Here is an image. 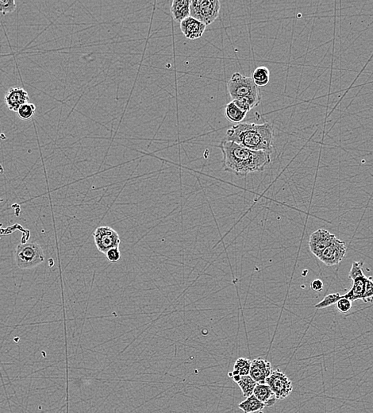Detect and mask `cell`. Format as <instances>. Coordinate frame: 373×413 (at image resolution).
<instances>
[{
	"instance_id": "52a82bcc",
	"label": "cell",
	"mask_w": 373,
	"mask_h": 413,
	"mask_svg": "<svg viewBox=\"0 0 373 413\" xmlns=\"http://www.w3.org/2000/svg\"><path fill=\"white\" fill-rule=\"evenodd\" d=\"M266 384L269 386L278 401L287 398L293 390L291 381L279 370H272L266 380Z\"/></svg>"
},
{
	"instance_id": "9a60e30c",
	"label": "cell",
	"mask_w": 373,
	"mask_h": 413,
	"mask_svg": "<svg viewBox=\"0 0 373 413\" xmlns=\"http://www.w3.org/2000/svg\"><path fill=\"white\" fill-rule=\"evenodd\" d=\"M366 276H359L353 280L351 289L347 293L345 294L343 297L347 298L352 302L356 300H363L365 290H366Z\"/></svg>"
},
{
	"instance_id": "d6986e66",
	"label": "cell",
	"mask_w": 373,
	"mask_h": 413,
	"mask_svg": "<svg viewBox=\"0 0 373 413\" xmlns=\"http://www.w3.org/2000/svg\"><path fill=\"white\" fill-rule=\"evenodd\" d=\"M252 78L256 86H265L269 83V69L265 66L258 67L252 73Z\"/></svg>"
},
{
	"instance_id": "7a4b0ae2",
	"label": "cell",
	"mask_w": 373,
	"mask_h": 413,
	"mask_svg": "<svg viewBox=\"0 0 373 413\" xmlns=\"http://www.w3.org/2000/svg\"><path fill=\"white\" fill-rule=\"evenodd\" d=\"M274 132L272 124L241 123L227 130L226 139L253 151L273 152Z\"/></svg>"
},
{
	"instance_id": "cb8c5ba5",
	"label": "cell",
	"mask_w": 373,
	"mask_h": 413,
	"mask_svg": "<svg viewBox=\"0 0 373 413\" xmlns=\"http://www.w3.org/2000/svg\"><path fill=\"white\" fill-rule=\"evenodd\" d=\"M17 5L14 0H0V13L9 14L15 10Z\"/></svg>"
},
{
	"instance_id": "44dd1931",
	"label": "cell",
	"mask_w": 373,
	"mask_h": 413,
	"mask_svg": "<svg viewBox=\"0 0 373 413\" xmlns=\"http://www.w3.org/2000/svg\"><path fill=\"white\" fill-rule=\"evenodd\" d=\"M35 111V105L31 103H27V104H23L22 107H20L17 113L19 119L26 121V120L33 119Z\"/></svg>"
},
{
	"instance_id": "ffe728a7",
	"label": "cell",
	"mask_w": 373,
	"mask_h": 413,
	"mask_svg": "<svg viewBox=\"0 0 373 413\" xmlns=\"http://www.w3.org/2000/svg\"><path fill=\"white\" fill-rule=\"evenodd\" d=\"M235 383L239 385L244 398H247L253 394L254 389L256 386V382L249 375L240 377Z\"/></svg>"
},
{
	"instance_id": "e0dca14e",
	"label": "cell",
	"mask_w": 373,
	"mask_h": 413,
	"mask_svg": "<svg viewBox=\"0 0 373 413\" xmlns=\"http://www.w3.org/2000/svg\"><path fill=\"white\" fill-rule=\"evenodd\" d=\"M239 408L245 413H254L264 410L265 406L252 394L239 404Z\"/></svg>"
},
{
	"instance_id": "7c38bea8",
	"label": "cell",
	"mask_w": 373,
	"mask_h": 413,
	"mask_svg": "<svg viewBox=\"0 0 373 413\" xmlns=\"http://www.w3.org/2000/svg\"><path fill=\"white\" fill-rule=\"evenodd\" d=\"M206 28V25L191 16L180 22V30L189 40L200 38L205 32Z\"/></svg>"
},
{
	"instance_id": "277c9868",
	"label": "cell",
	"mask_w": 373,
	"mask_h": 413,
	"mask_svg": "<svg viewBox=\"0 0 373 413\" xmlns=\"http://www.w3.org/2000/svg\"><path fill=\"white\" fill-rule=\"evenodd\" d=\"M14 259L18 268L26 270L39 266L45 260V256L37 243H24L17 247Z\"/></svg>"
},
{
	"instance_id": "ba28073f",
	"label": "cell",
	"mask_w": 373,
	"mask_h": 413,
	"mask_svg": "<svg viewBox=\"0 0 373 413\" xmlns=\"http://www.w3.org/2000/svg\"><path fill=\"white\" fill-rule=\"evenodd\" d=\"M346 255V243L335 239L319 257V260L326 267H331L342 263Z\"/></svg>"
},
{
	"instance_id": "3957f363",
	"label": "cell",
	"mask_w": 373,
	"mask_h": 413,
	"mask_svg": "<svg viewBox=\"0 0 373 413\" xmlns=\"http://www.w3.org/2000/svg\"><path fill=\"white\" fill-rule=\"evenodd\" d=\"M227 90L233 101L243 98L260 100L259 87L256 86L252 77H246L240 73H235L227 82Z\"/></svg>"
},
{
	"instance_id": "6da1fadb",
	"label": "cell",
	"mask_w": 373,
	"mask_h": 413,
	"mask_svg": "<svg viewBox=\"0 0 373 413\" xmlns=\"http://www.w3.org/2000/svg\"><path fill=\"white\" fill-rule=\"evenodd\" d=\"M219 148L223 156V169L238 176L262 172L271 161L270 153L253 151L234 142L223 140Z\"/></svg>"
},
{
	"instance_id": "8fae6325",
	"label": "cell",
	"mask_w": 373,
	"mask_h": 413,
	"mask_svg": "<svg viewBox=\"0 0 373 413\" xmlns=\"http://www.w3.org/2000/svg\"><path fill=\"white\" fill-rule=\"evenodd\" d=\"M29 95L22 88H10L4 97V101L9 110L17 112L20 107L29 102Z\"/></svg>"
},
{
	"instance_id": "484cf974",
	"label": "cell",
	"mask_w": 373,
	"mask_h": 413,
	"mask_svg": "<svg viewBox=\"0 0 373 413\" xmlns=\"http://www.w3.org/2000/svg\"><path fill=\"white\" fill-rule=\"evenodd\" d=\"M336 307L341 313H347L352 308V301L342 296L340 300L337 302Z\"/></svg>"
},
{
	"instance_id": "9c48e42d",
	"label": "cell",
	"mask_w": 373,
	"mask_h": 413,
	"mask_svg": "<svg viewBox=\"0 0 373 413\" xmlns=\"http://www.w3.org/2000/svg\"><path fill=\"white\" fill-rule=\"evenodd\" d=\"M336 236L327 230L318 229L311 234L309 239V248L313 255L319 259L325 250L333 243Z\"/></svg>"
},
{
	"instance_id": "5bb4252c",
	"label": "cell",
	"mask_w": 373,
	"mask_h": 413,
	"mask_svg": "<svg viewBox=\"0 0 373 413\" xmlns=\"http://www.w3.org/2000/svg\"><path fill=\"white\" fill-rule=\"evenodd\" d=\"M253 395L260 402L264 403L265 407H272L278 401L273 392L267 384H256L254 389Z\"/></svg>"
},
{
	"instance_id": "2e32d148",
	"label": "cell",
	"mask_w": 373,
	"mask_h": 413,
	"mask_svg": "<svg viewBox=\"0 0 373 413\" xmlns=\"http://www.w3.org/2000/svg\"><path fill=\"white\" fill-rule=\"evenodd\" d=\"M225 116L229 121L234 124H241L247 116V112H243L241 108L237 106L235 103L231 101L225 107Z\"/></svg>"
},
{
	"instance_id": "4fadbf2b",
	"label": "cell",
	"mask_w": 373,
	"mask_h": 413,
	"mask_svg": "<svg viewBox=\"0 0 373 413\" xmlns=\"http://www.w3.org/2000/svg\"><path fill=\"white\" fill-rule=\"evenodd\" d=\"M191 0H173L171 6V12L175 21L181 22L190 17Z\"/></svg>"
},
{
	"instance_id": "30bf717a",
	"label": "cell",
	"mask_w": 373,
	"mask_h": 413,
	"mask_svg": "<svg viewBox=\"0 0 373 413\" xmlns=\"http://www.w3.org/2000/svg\"><path fill=\"white\" fill-rule=\"evenodd\" d=\"M272 372V364L268 360L259 358L252 361L249 376L256 382V384H266V380Z\"/></svg>"
},
{
	"instance_id": "7402d4cb",
	"label": "cell",
	"mask_w": 373,
	"mask_h": 413,
	"mask_svg": "<svg viewBox=\"0 0 373 413\" xmlns=\"http://www.w3.org/2000/svg\"><path fill=\"white\" fill-rule=\"evenodd\" d=\"M342 297V295L340 293H338V292L330 294V295H327V296H325L324 299L322 301L315 304V307L318 308V309H323V308L330 307V306L333 305L334 303H337V302L340 300Z\"/></svg>"
},
{
	"instance_id": "4316f807",
	"label": "cell",
	"mask_w": 373,
	"mask_h": 413,
	"mask_svg": "<svg viewBox=\"0 0 373 413\" xmlns=\"http://www.w3.org/2000/svg\"><path fill=\"white\" fill-rule=\"evenodd\" d=\"M106 257L112 263H119L121 259V252L120 248H112L106 253Z\"/></svg>"
},
{
	"instance_id": "8992f818",
	"label": "cell",
	"mask_w": 373,
	"mask_h": 413,
	"mask_svg": "<svg viewBox=\"0 0 373 413\" xmlns=\"http://www.w3.org/2000/svg\"><path fill=\"white\" fill-rule=\"evenodd\" d=\"M99 251L105 254L112 248H120L121 239L117 231L110 227H99L93 234Z\"/></svg>"
},
{
	"instance_id": "ac0fdd59",
	"label": "cell",
	"mask_w": 373,
	"mask_h": 413,
	"mask_svg": "<svg viewBox=\"0 0 373 413\" xmlns=\"http://www.w3.org/2000/svg\"><path fill=\"white\" fill-rule=\"evenodd\" d=\"M251 363H252V361H250L248 358H240L237 359L234 366V370L232 372L229 373V377L233 378L235 376L242 377L249 375Z\"/></svg>"
},
{
	"instance_id": "d4e9b609",
	"label": "cell",
	"mask_w": 373,
	"mask_h": 413,
	"mask_svg": "<svg viewBox=\"0 0 373 413\" xmlns=\"http://www.w3.org/2000/svg\"><path fill=\"white\" fill-rule=\"evenodd\" d=\"M363 300L366 303H373V281L372 278H367L366 280Z\"/></svg>"
},
{
	"instance_id": "83f0119b",
	"label": "cell",
	"mask_w": 373,
	"mask_h": 413,
	"mask_svg": "<svg viewBox=\"0 0 373 413\" xmlns=\"http://www.w3.org/2000/svg\"><path fill=\"white\" fill-rule=\"evenodd\" d=\"M311 288L315 292H320L323 288V282L320 279H315L311 283Z\"/></svg>"
},
{
	"instance_id": "603a6c76",
	"label": "cell",
	"mask_w": 373,
	"mask_h": 413,
	"mask_svg": "<svg viewBox=\"0 0 373 413\" xmlns=\"http://www.w3.org/2000/svg\"><path fill=\"white\" fill-rule=\"evenodd\" d=\"M363 262H354L350 271L349 278L352 280L359 276H365L363 272Z\"/></svg>"
},
{
	"instance_id": "5b68a950",
	"label": "cell",
	"mask_w": 373,
	"mask_h": 413,
	"mask_svg": "<svg viewBox=\"0 0 373 413\" xmlns=\"http://www.w3.org/2000/svg\"><path fill=\"white\" fill-rule=\"evenodd\" d=\"M220 9L219 0H193L190 5V16L207 26L217 19Z\"/></svg>"
}]
</instances>
